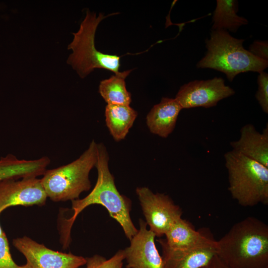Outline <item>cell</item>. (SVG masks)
<instances>
[{
  "instance_id": "obj_1",
  "label": "cell",
  "mask_w": 268,
  "mask_h": 268,
  "mask_svg": "<svg viewBox=\"0 0 268 268\" xmlns=\"http://www.w3.org/2000/svg\"><path fill=\"white\" fill-rule=\"evenodd\" d=\"M109 156L103 143H97V159L95 167L97 171L96 184L91 192L82 199L71 201V217L67 219L64 230L66 243H69L71 228L78 215L88 206L98 204L108 210L110 216L122 227L126 237L130 240L138 230L130 215L131 200L117 190L113 175L109 168Z\"/></svg>"
},
{
  "instance_id": "obj_2",
  "label": "cell",
  "mask_w": 268,
  "mask_h": 268,
  "mask_svg": "<svg viewBox=\"0 0 268 268\" xmlns=\"http://www.w3.org/2000/svg\"><path fill=\"white\" fill-rule=\"evenodd\" d=\"M216 242V255L229 267L268 268V226L258 218L236 223Z\"/></svg>"
},
{
  "instance_id": "obj_3",
  "label": "cell",
  "mask_w": 268,
  "mask_h": 268,
  "mask_svg": "<svg viewBox=\"0 0 268 268\" xmlns=\"http://www.w3.org/2000/svg\"><path fill=\"white\" fill-rule=\"evenodd\" d=\"M244 41L233 37L227 30H212L210 37L205 42L206 53L198 63L197 67L221 71L230 82L241 72L263 71L268 67V61L244 49Z\"/></svg>"
},
{
  "instance_id": "obj_4",
  "label": "cell",
  "mask_w": 268,
  "mask_h": 268,
  "mask_svg": "<svg viewBox=\"0 0 268 268\" xmlns=\"http://www.w3.org/2000/svg\"><path fill=\"white\" fill-rule=\"evenodd\" d=\"M97 159V143L94 140L76 160L56 168L46 170L41 179L48 198L55 202L72 201L89 191V175Z\"/></svg>"
},
{
  "instance_id": "obj_5",
  "label": "cell",
  "mask_w": 268,
  "mask_h": 268,
  "mask_svg": "<svg viewBox=\"0 0 268 268\" xmlns=\"http://www.w3.org/2000/svg\"><path fill=\"white\" fill-rule=\"evenodd\" d=\"M224 157L233 199L243 206L268 204V168L232 150Z\"/></svg>"
},
{
  "instance_id": "obj_6",
  "label": "cell",
  "mask_w": 268,
  "mask_h": 268,
  "mask_svg": "<svg viewBox=\"0 0 268 268\" xmlns=\"http://www.w3.org/2000/svg\"><path fill=\"white\" fill-rule=\"evenodd\" d=\"M117 13L98 16L89 9L81 22L78 30L73 33V38L68 45L72 51L67 62L75 70L80 78L86 77L95 68H103L117 74L120 67V57L103 53L95 45V36L101 21L108 16Z\"/></svg>"
},
{
  "instance_id": "obj_7",
  "label": "cell",
  "mask_w": 268,
  "mask_h": 268,
  "mask_svg": "<svg viewBox=\"0 0 268 268\" xmlns=\"http://www.w3.org/2000/svg\"><path fill=\"white\" fill-rule=\"evenodd\" d=\"M135 191L145 222L156 237L164 235L174 222L182 217L181 208L168 195L154 193L146 187H137Z\"/></svg>"
},
{
  "instance_id": "obj_8",
  "label": "cell",
  "mask_w": 268,
  "mask_h": 268,
  "mask_svg": "<svg viewBox=\"0 0 268 268\" xmlns=\"http://www.w3.org/2000/svg\"><path fill=\"white\" fill-rule=\"evenodd\" d=\"M234 90L225 84L221 77L206 80H196L182 85L175 99L183 109L208 108L215 106L221 100L235 94Z\"/></svg>"
},
{
  "instance_id": "obj_9",
  "label": "cell",
  "mask_w": 268,
  "mask_h": 268,
  "mask_svg": "<svg viewBox=\"0 0 268 268\" xmlns=\"http://www.w3.org/2000/svg\"><path fill=\"white\" fill-rule=\"evenodd\" d=\"M12 244L30 268H78L86 263V258L53 250L27 236L13 239Z\"/></svg>"
},
{
  "instance_id": "obj_10",
  "label": "cell",
  "mask_w": 268,
  "mask_h": 268,
  "mask_svg": "<svg viewBox=\"0 0 268 268\" xmlns=\"http://www.w3.org/2000/svg\"><path fill=\"white\" fill-rule=\"evenodd\" d=\"M47 198L38 177L2 180L0 182V214L12 206L42 205Z\"/></svg>"
},
{
  "instance_id": "obj_11",
  "label": "cell",
  "mask_w": 268,
  "mask_h": 268,
  "mask_svg": "<svg viewBox=\"0 0 268 268\" xmlns=\"http://www.w3.org/2000/svg\"><path fill=\"white\" fill-rule=\"evenodd\" d=\"M139 228L124 250L126 268H165L155 243V235L147 228L143 219L139 220Z\"/></svg>"
},
{
  "instance_id": "obj_12",
  "label": "cell",
  "mask_w": 268,
  "mask_h": 268,
  "mask_svg": "<svg viewBox=\"0 0 268 268\" xmlns=\"http://www.w3.org/2000/svg\"><path fill=\"white\" fill-rule=\"evenodd\" d=\"M164 235L165 239H160L158 241L161 247L173 250L217 245L216 241L208 238L195 230L182 217L174 222Z\"/></svg>"
},
{
  "instance_id": "obj_13",
  "label": "cell",
  "mask_w": 268,
  "mask_h": 268,
  "mask_svg": "<svg viewBox=\"0 0 268 268\" xmlns=\"http://www.w3.org/2000/svg\"><path fill=\"white\" fill-rule=\"evenodd\" d=\"M232 150L253 159L268 168V125L262 133L251 124L240 129V138L231 141Z\"/></svg>"
},
{
  "instance_id": "obj_14",
  "label": "cell",
  "mask_w": 268,
  "mask_h": 268,
  "mask_svg": "<svg viewBox=\"0 0 268 268\" xmlns=\"http://www.w3.org/2000/svg\"><path fill=\"white\" fill-rule=\"evenodd\" d=\"M183 108L175 98L162 97L146 117V124L153 134L167 138L174 131Z\"/></svg>"
},
{
  "instance_id": "obj_15",
  "label": "cell",
  "mask_w": 268,
  "mask_h": 268,
  "mask_svg": "<svg viewBox=\"0 0 268 268\" xmlns=\"http://www.w3.org/2000/svg\"><path fill=\"white\" fill-rule=\"evenodd\" d=\"M165 268H202L216 255L217 245L183 250L161 247Z\"/></svg>"
},
{
  "instance_id": "obj_16",
  "label": "cell",
  "mask_w": 268,
  "mask_h": 268,
  "mask_svg": "<svg viewBox=\"0 0 268 268\" xmlns=\"http://www.w3.org/2000/svg\"><path fill=\"white\" fill-rule=\"evenodd\" d=\"M51 162L48 156L32 160L20 159L12 154L0 157V182L8 179L42 176Z\"/></svg>"
},
{
  "instance_id": "obj_17",
  "label": "cell",
  "mask_w": 268,
  "mask_h": 268,
  "mask_svg": "<svg viewBox=\"0 0 268 268\" xmlns=\"http://www.w3.org/2000/svg\"><path fill=\"white\" fill-rule=\"evenodd\" d=\"M105 122L111 135L116 141L124 139L132 127L137 112L130 105L107 104Z\"/></svg>"
},
{
  "instance_id": "obj_18",
  "label": "cell",
  "mask_w": 268,
  "mask_h": 268,
  "mask_svg": "<svg viewBox=\"0 0 268 268\" xmlns=\"http://www.w3.org/2000/svg\"><path fill=\"white\" fill-rule=\"evenodd\" d=\"M131 71L119 72L100 82L98 91L107 104L130 105L132 97L126 88L125 79Z\"/></svg>"
},
{
  "instance_id": "obj_19",
  "label": "cell",
  "mask_w": 268,
  "mask_h": 268,
  "mask_svg": "<svg viewBox=\"0 0 268 268\" xmlns=\"http://www.w3.org/2000/svg\"><path fill=\"white\" fill-rule=\"evenodd\" d=\"M238 2L233 0H217L212 17V30L223 29L235 32L248 23V20L237 14Z\"/></svg>"
},
{
  "instance_id": "obj_20",
  "label": "cell",
  "mask_w": 268,
  "mask_h": 268,
  "mask_svg": "<svg viewBox=\"0 0 268 268\" xmlns=\"http://www.w3.org/2000/svg\"><path fill=\"white\" fill-rule=\"evenodd\" d=\"M86 259L85 268H123L125 255L124 250H120L109 259L99 255Z\"/></svg>"
},
{
  "instance_id": "obj_21",
  "label": "cell",
  "mask_w": 268,
  "mask_h": 268,
  "mask_svg": "<svg viewBox=\"0 0 268 268\" xmlns=\"http://www.w3.org/2000/svg\"><path fill=\"white\" fill-rule=\"evenodd\" d=\"M259 73L257 78L258 88L255 96L263 112L268 114V74L264 71Z\"/></svg>"
},
{
  "instance_id": "obj_22",
  "label": "cell",
  "mask_w": 268,
  "mask_h": 268,
  "mask_svg": "<svg viewBox=\"0 0 268 268\" xmlns=\"http://www.w3.org/2000/svg\"><path fill=\"white\" fill-rule=\"evenodd\" d=\"M10 254L6 236L4 233L0 236V268H18Z\"/></svg>"
},
{
  "instance_id": "obj_23",
  "label": "cell",
  "mask_w": 268,
  "mask_h": 268,
  "mask_svg": "<svg viewBox=\"0 0 268 268\" xmlns=\"http://www.w3.org/2000/svg\"><path fill=\"white\" fill-rule=\"evenodd\" d=\"M248 51L256 57L268 61V42L256 40L250 45Z\"/></svg>"
},
{
  "instance_id": "obj_24",
  "label": "cell",
  "mask_w": 268,
  "mask_h": 268,
  "mask_svg": "<svg viewBox=\"0 0 268 268\" xmlns=\"http://www.w3.org/2000/svg\"><path fill=\"white\" fill-rule=\"evenodd\" d=\"M211 268H231L224 263L216 255L210 263Z\"/></svg>"
},
{
  "instance_id": "obj_25",
  "label": "cell",
  "mask_w": 268,
  "mask_h": 268,
  "mask_svg": "<svg viewBox=\"0 0 268 268\" xmlns=\"http://www.w3.org/2000/svg\"><path fill=\"white\" fill-rule=\"evenodd\" d=\"M18 268H30L27 264H25L22 266H19Z\"/></svg>"
},
{
  "instance_id": "obj_26",
  "label": "cell",
  "mask_w": 268,
  "mask_h": 268,
  "mask_svg": "<svg viewBox=\"0 0 268 268\" xmlns=\"http://www.w3.org/2000/svg\"><path fill=\"white\" fill-rule=\"evenodd\" d=\"M4 232L3 231L0 225V236H1Z\"/></svg>"
},
{
  "instance_id": "obj_27",
  "label": "cell",
  "mask_w": 268,
  "mask_h": 268,
  "mask_svg": "<svg viewBox=\"0 0 268 268\" xmlns=\"http://www.w3.org/2000/svg\"><path fill=\"white\" fill-rule=\"evenodd\" d=\"M202 268H211V265H210V263L209 264V265H208V266L205 267H203Z\"/></svg>"
}]
</instances>
